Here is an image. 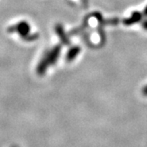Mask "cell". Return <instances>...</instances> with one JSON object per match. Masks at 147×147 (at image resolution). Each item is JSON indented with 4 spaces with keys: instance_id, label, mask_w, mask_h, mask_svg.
I'll return each mask as SVG.
<instances>
[{
    "instance_id": "obj_5",
    "label": "cell",
    "mask_w": 147,
    "mask_h": 147,
    "mask_svg": "<svg viewBox=\"0 0 147 147\" xmlns=\"http://www.w3.org/2000/svg\"><path fill=\"white\" fill-rule=\"evenodd\" d=\"M80 51H81V48L79 46H74L71 47L66 54V61L69 62L74 61L75 57L79 55Z\"/></svg>"
},
{
    "instance_id": "obj_6",
    "label": "cell",
    "mask_w": 147,
    "mask_h": 147,
    "mask_svg": "<svg viewBox=\"0 0 147 147\" xmlns=\"http://www.w3.org/2000/svg\"><path fill=\"white\" fill-rule=\"evenodd\" d=\"M142 94L144 95V96H147V85L146 86H145L143 88H142Z\"/></svg>"
},
{
    "instance_id": "obj_7",
    "label": "cell",
    "mask_w": 147,
    "mask_h": 147,
    "mask_svg": "<svg viewBox=\"0 0 147 147\" xmlns=\"http://www.w3.org/2000/svg\"><path fill=\"white\" fill-rule=\"evenodd\" d=\"M142 27H143V29H145V30H147V20L144 21V22L142 23Z\"/></svg>"
},
{
    "instance_id": "obj_1",
    "label": "cell",
    "mask_w": 147,
    "mask_h": 147,
    "mask_svg": "<svg viewBox=\"0 0 147 147\" xmlns=\"http://www.w3.org/2000/svg\"><path fill=\"white\" fill-rule=\"evenodd\" d=\"M61 51V47L60 45H57L56 47H54L48 53L43 57L42 59L41 62L39 63L37 71L38 74H43L45 73V71L47 70L48 66H50L51 65H53L57 62L58 57L60 56V53Z\"/></svg>"
},
{
    "instance_id": "obj_3",
    "label": "cell",
    "mask_w": 147,
    "mask_h": 147,
    "mask_svg": "<svg viewBox=\"0 0 147 147\" xmlns=\"http://www.w3.org/2000/svg\"><path fill=\"white\" fill-rule=\"evenodd\" d=\"M142 19V14L139 11H134L132 12L131 16L129 17H127L126 19H124L123 22V24L127 26H131V25H134L137 22L141 21V20Z\"/></svg>"
},
{
    "instance_id": "obj_2",
    "label": "cell",
    "mask_w": 147,
    "mask_h": 147,
    "mask_svg": "<svg viewBox=\"0 0 147 147\" xmlns=\"http://www.w3.org/2000/svg\"><path fill=\"white\" fill-rule=\"evenodd\" d=\"M12 30H15V31L17 32L21 36L26 37L30 33V25L27 22L21 21V22H19L14 27H12Z\"/></svg>"
},
{
    "instance_id": "obj_8",
    "label": "cell",
    "mask_w": 147,
    "mask_h": 147,
    "mask_svg": "<svg viewBox=\"0 0 147 147\" xmlns=\"http://www.w3.org/2000/svg\"><path fill=\"white\" fill-rule=\"evenodd\" d=\"M143 15L144 16H147V6L145 7V9H144V11H143Z\"/></svg>"
},
{
    "instance_id": "obj_4",
    "label": "cell",
    "mask_w": 147,
    "mask_h": 147,
    "mask_svg": "<svg viewBox=\"0 0 147 147\" xmlns=\"http://www.w3.org/2000/svg\"><path fill=\"white\" fill-rule=\"evenodd\" d=\"M56 32H57V34L58 35V37L60 38L61 41L63 42L64 44H69V39L68 36L66 35V34L65 33V30H64L63 26L61 25H57L56 26Z\"/></svg>"
}]
</instances>
